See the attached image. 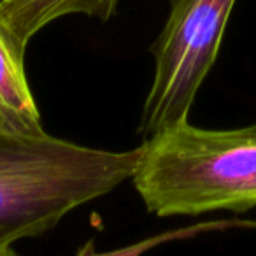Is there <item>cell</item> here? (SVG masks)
<instances>
[{"label":"cell","mask_w":256,"mask_h":256,"mask_svg":"<svg viewBox=\"0 0 256 256\" xmlns=\"http://www.w3.org/2000/svg\"><path fill=\"white\" fill-rule=\"evenodd\" d=\"M140 146L106 151L50 134L0 132V248L54 228L136 174Z\"/></svg>","instance_id":"6da1fadb"},{"label":"cell","mask_w":256,"mask_h":256,"mask_svg":"<svg viewBox=\"0 0 256 256\" xmlns=\"http://www.w3.org/2000/svg\"><path fill=\"white\" fill-rule=\"evenodd\" d=\"M134 186L150 212L198 216L256 207V123L207 130L179 123L140 146Z\"/></svg>","instance_id":"7a4b0ae2"},{"label":"cell","mask_w":256,"mask_h":256,"mask_svg":"<svg viewBox=\"0 0 256 256\" xmlns=\"http://www.w3.org/2000/svg\"><path fill=\"white\" fill-rule=\"evenodd\" d=\"M234 6L235 0H170V14L151 48L154 76L137 128L144 140L188 121Z\"/></svg>","instance_id":"3957f363"},{"label":"cell","mask_w":256,"mask_h":256,"mask_svg":"<svg viewBox=\"0 0 256 256\" xmlns=\"http://www.w3.org/2000/svg\"><path fill=\"white\" fill-rule=\"evenodd\" d=\"M25 53L0 20V132L44 136L48 132L26 79Z\"/></svg>","instance_id":"277c9868"},{"label":"cell","mask_w":256,"mask_h":256,"mask_svg":"<svg viewBox=\"0 0 256 256\" xmlns=\"http://www.w3.org/2000/svg\"><path fill=\"white\" fill-rule=\"evenodd\" d=\"M116 6L118 0H0V20L14 42L26 51L32 37L54 20L86 14L106 22Z\"/></svg>","instance_id":"5b68a950"},{"label":"cell","mask_w":256,"mask_h":256,"mask_svg":"<svg viewBox=\"0 0 256 256\" xmlns=\"http://www.w3.org/2000/svg\"><path fill=\"white\" fill-rule=\"evenodd\" d=\"M221 226H224V223H200V224H195V226L164 232V234H158V235H153V237L142 238V240H139V242H134V244H128V246H124V248L112 249V251H104V252L96 251L93 240H88L86 244H82L81 248L78 249L76 256H142V254H146L148 251H151V249L158 248V246H162V244L179 240V238H188V237H193V235L200 234V232L212 230V228H221Z\"/></svg>","instance_id":"8992f818"},{"label":"cell","mask_w":256,"mask_h":256,"mask_svg":"<svg viewBox=\"0 0 256 256\" xmlns=\"http://www.w3.org/2000/svg\"><path fill=\"white\" fill-rule=\"evenodd\" d=\"M0 256H22V254H18L12 246H4V248H0Z\"/></svg>","instance_id":"52a82bcc"}]
</instances>
